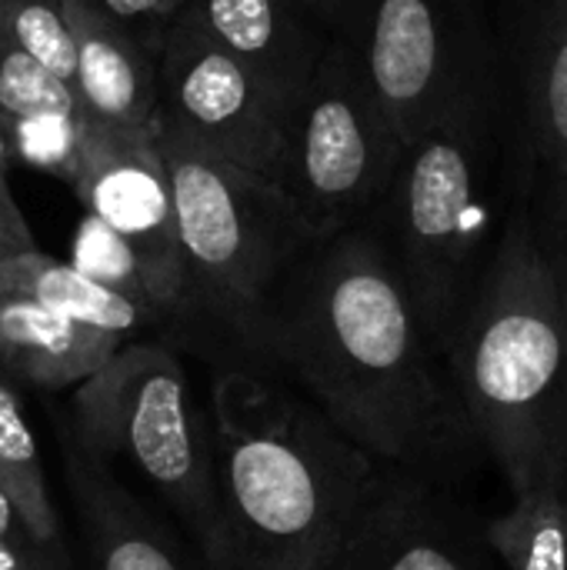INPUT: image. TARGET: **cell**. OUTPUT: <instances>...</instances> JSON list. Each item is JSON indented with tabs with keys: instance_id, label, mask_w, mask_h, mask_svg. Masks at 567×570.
<instances>
[{
	"instance_id": "ffe728a7",
	"label": "cell",
	"mask_w": 567,
	"mask_h": 570,
	"mask_svg": "<svg viewBox=\"0 0 567 570\" xmlns=\"http://www.w3.org/2000/svg\"><path fill=\"white\" fill-rule=\"evenodd\" d=\"M33 114H84L74 83L30 57L0 30V120L13 124Z\"/></svg>"
},
{
	"instance_id": "277c9868",
	"label": "cell",
	"mask_w": 567,
	"mask_h": 570,
	"mask_svg": "<svg viewBox=\"0 0 567 570\" xmlns=\"http://www.w3.org/2000/svg\"><path fill=\"white\" fill-rule=\"evenodd\" d=\"M157 140L187 267L184 321L204 317L261 354L274 297L314 244L274 180L214 154L164 117Z\"/></svg>"
},
{
	"instance_id": "7c38bea8",
	"label": "cell",
	"mask_w": 567,
	"mask_h": 570,
	"mask_svg": "<svg viewBox=\"0 0 567 570\" xmlns=\"http://www.w3.org/2000/svg\"><path fill=\"white\" fill-rule=\"evenodd\" d=\"M77 70L74 90L90 124L150 130L160 124V63L130 30L94 0H67Z\"/></svg>"
},
{
	"instance_id": "7a4b0ae2",
	"label": "cell",
	"mask_w": 567,
	"mask_h": 570,
	"mask_svg": "<svg viewBox=\"0 0 567 570\" xmlns=\"http://www.w3.org/2000/svg\"><path fill=\"white\" fill-rule=\"evenodd\" d=\"M207 417L221 491L211 570H338L398 468L348 441L317 404L251 371L217 374Z\"/></svg>"
},
{
	"instance_id": "cb8c5ba5",
	"label": "cell",
	"mask_w": 567,
	"mask_h": 570,
	"mask_svg": "<svg viewBox=\"0 0 567 570\" xmlns=\"http://www.w3.org/2000/svg\"><path fill=\"white\" fill-rule=\"evenodd\" d=\"M538 244L545 250L548 271L555 277V291L567 314V187L548 190V214H545V227H538Z\"/></svg>"
},
{
	"instance_id": "7402d4cb",
	"label": "cell",
	"mask_w": 567,
	"mask_h": 570,
	"mask_svg": "<svg viewBox=\"0 0 567 570\" xmlns=\"http://www.w3.org/2000/svg\"><path fill=\"white\" fill-rule=\"evenodd\" d=\"M87 124H90L87 114H33L3 127L17 164L47 170L74 187L80 174Z\"/></svg>"
},
{
	"instance_id": "4316f807",
	"label": "cell",
	"mask_w": 567,
	"mask_h": 570,
	"mask_svg": "<svg viewBox=\"0 0 567 570\" xmlns=\"http://www.w3.org/2000/svg\"><path fill=\"white\" fill-rule=\"evenodd\" d=\"M297 7H304L307 13L321 17V20H344L361 0H294Z\"/></svg>"
},
{
	"instance_id": "484cf974",
	"label": "cell",
	"mask_w": 567,
	"mask_h": 570,
	"mask_svg": "<svg viewBox=\"0 0 567 570\" xmlns=\"http://www.w3.org/2000/svg\"><path fill=\"white\" fill-rule=\"evenodd\" d=\"M40 544H33L27 534L23 538H0V570H40L43 561Z\"/></svg>"
},
{
	"instance_id": "d6986e66",
	"label": "cell",
	"mask_w": 567,
	"mask_h": 570,
	"mask_svg": "<svg viewBox=\"0 0 567 570\" xmlns=\"http://www.w3.org/2000/svg\"><path fill=\"white\" fill-rule=\"evenodd\" d=\"M488 551L505 570H567V484H535L485 524Z\"/></svg>"
},
{
	"instance_id": "83f0119b",
	"label": "cell",
	"mask_w": 567,
	"mask_h": 570,
	"mask_svg": "<svg viewBox=\"0 0 567 570\" xmlns=\"http://www.w3.org/2000/svg\"><path fill=\"white\" fill-rule=\"evenodd\" d=\"M23 521L13 508V501L7 498V491L0 488V538H23ZM30 538V534H27Z\"/></svg>"
},
{
	"instance_id": "e0dca14e",
	"label": "cell",
	"mask_w": 567,
	"mask_h": 570,
	"mask_svg": "<svg viewBox=\"0 0 567 570\" xmlns=\"http://www.w3.org/2000/svg\"><path fill=\"white\" fill-rule=\"evenodd\" d=\"M528 127L548 170V190L567 187V7L545 3L528 53Z\"/></svg>"
},
{
	"instance_id": "ba28073f",
	"label": "cell",
	"mask_w": 567,
	"mask_h": 570,
	"mask_svg": "<svg viewBox=\"0 0 567 570\" xmlns=\"http://www.w3.org/2000/svg\"><path fill=\"white\" fill-rule=\"evenodd\" d=\"M160 117L281 187L294 110L180 10L160 27Z\"/></svg>"
},
{
	"instance_id": "9c48e42d",
	"label": "cell",
	"mask_w": 567,
	"mask_h": 570,
	"mask_svg": "<svg viewBox=\"0 0 567 570\" xmlns=\"http://www.w3.org/2000/svg\"><path fill=\"white\" fill-rule=\"evenodd\" d=\"M157 127L120 130L87 124L74 194L87 214L100 217L137 250L160 314L167 321H184L187 267L177 237L174 184L160 154Z\"/></svg>"
},
{
	"instance_id": "8992f818",
	"label": "cell",
	"mask_w": 567,
	"mask_h": 570,
	"mask_svg": "<svg viewBox=\"0 0 567 570\" xmlns=\"http://www.w3.org/2000/svg\"><path fill=\"white\" fill-rule=\"evenodd\" d=\"M70 438L107 464L124 458L187 528L204 570L221 554V491L211 417L201 414L184 364L150 341L124 344L74 387Z\"/></svg>"
},
{
	"instance_id": "ac0fdd59",
	"label": "cell",
	"mask_w": 567,
	"mask_h": 570,
	"mask_svg": "<svg viewBox=\"0 0 567 570\" xmlns=\"http://www.w3.org/2000/svg\"><path fill=\"white\" fill-rule=\"evenodd\" d=\"M0 488L13 501L23 531L40 548H63L60 514L53 508L37 434L30 428L27 407L10 381L0 377Z\"/></svg>"
},
{
	"instance_id": "2e32d148",
	"label": "cell",
	"mask_w": 567,
	"mask_h": 570,
	"mask_svg": "<svg viewBox=\"0 0 567 570\" xmlns=\"http://www.w3.org/2000/svg\"><path fill=\"white\" fill-rule=\"evenodd\" d=\"M0 294L40 301L57 314H67L80 324L117 334L124 341L164 321L147 304L94 281L74 261H57L37 247L0 257Z\"/></svg>"
},
{
	"instance_id": "52a82bcc",
	"label": "cell",
	"mask_w": 567,
	"mask_h": 570,
	"mask_svg": "<svg viewBox=\"0 0 567 570\" xmlns=\"http://www.w3.org/2000/svg\"><path fill=\"white\" fill-rule=\"evenodd\" d=\"M404 147L368 80L361 50L328 47L294 107L281 177L314 247L388 200Z\"/></svg>"
},
{
	"instance_id": "603a6c76",
	"label": "cell",
	"mask_w": 567,
	"mask_h": 570,
	"mask_svg": "<svg viewBox=\"0 0 567 570\" xmlns=\"http://www.w3.org/2000/svg\"><path fill=\"white\" fill-rule=\"evenodd\" d=\"M70 261L84 274H90L94 281H100V284H107V287H114V291H120V294H127V297H134V301H140L160 314V307L154 304V294H150V284H147V274H144L137 250L114 227H107L100 217L87 214L80 220V227L74 234Z\"/></svg>"
},
{
	"instance_id": "5b68a950",
	"label": "cell",
	"mask_w": 567,
	"mask_h": 570,
	"mask_svg": "<svg viewBox=\"0 0 567 570\" xmlns=\"http://www.w3.org/2000/svg\"><path fill=\"white\" fill-rule=\"evenodd\" d=\"M488 90L478 70L404 147L388 190L398 267L438 347H448L478 284L475 261L488 230Z\"/></svg>"
},
{
	"instance_id": "9a60e30c",
	"label": "cell",
	"mask_w": 567,
	"mask_h": 570,
	"mask_svg": "<svg viewBox=\"0 0 567 570\" xmlns=\"http://www.w3.org/2000/svg\"><path fill=\"white\" fill-rule=\"evenodd\" d=\"M124 344V337L80 324L20 294H0V367L7 377L63 391L90 381Z\"/></svg>"
},
{
	"instance_id": "30bf717a",
	"label": "cell",
	"mask_w": 567,
	"mask_h": 570,
	"mask_svg": "<svg viewBox=\"0 0 567 570\" xmlns=\"http://www.w3.org/2000/svg\"><path fill=\"white\" fill-rule=\"evenodd\" d=\"M368 80L411 144L478 73L465 0H374L361 50Z\"/></svg>"
},
{
	"instance_id": "8fae6325",
	"label": "cell",
	"mask_w": 567,
	"mask_h": 570,
	"mask_svg": "<svg viewBox=\"0 0 567 570\" xmlns=\"http://www.w3.org/2000/svg\"><path fill=\"white\" fill-rule=\"evenodd\" d=\"M338 570H488L428 481L394 471L354 524Z\"/></svg>"
},
{
	"instance_id": "d4e9b609",
	"label": "cell",
	"mask_w": 567,
	"mask_h": 570,
	"mask_svg": "<svg viewBox=\"0 0 567 570\" xmlns=\"http://www.w3.org/2000/svg\"><path fill=\"white\" fill-rule=\"evenodd\" d=\"M97 7H104L110 17L124 20V23H170L190 0H94Z\"/></svg>"
},
{
	"instance_id": "4fadbf2b",
	"label": "cell",
	"mask_w": 567,
	"mask_h": 570,
	"mask_svg": "<svg viewBox=\"0 0 567 570\" xmlns=\"http://www.w3.org/2000/svg\"><path fill=\"white\" fill-rule=\"evenodd\" d=\"M60 458L90 570H197L167 528L110 474L107 464L87 458L70 434L60 441Z\"/></svg>"
},
{
	"instance_id": "44dd1931",
	"label": "cell",
	"mask_w": 567,
	"mask_h": 570,
	"mask_svg": "<svg viewBox=\"0 0 567 570\" xmlns=\"http://www.w3.org/2000/svg\"><path fill=\"white\" fill-rule=\"evenodd\" d=\"M0 30L60 80L74 83L77 43L67 0H0Z\"/></svg>"
},
{
	"instance_id": "3957f363",
	"label": "cell",
	"mask_w": 567,
	"mask_h": 570,
	"mask_svg": "<svg viewBox=\"0 0 567 570\" xmlns=\"http://www.w3.org/2000/svg\"><path fill=\"white\" fill-rule=\"evenodd\" d=\"M444 351L511 494L567 484V314L525 210L505 227Z\"/></svg>"
},
{
	"instance_id": "5bb4252c",
	"label": "cell",
	"mask_w": 567,
	"mask_h": 570,
	"mask_svg": "<svg viewBox=\"0 0 567 570\" xmlns=\"http://www.w3.org/2000/svg\"><path fill=\"white\" fill-rule=\"evenodd\" d=\"M184 10L281 104L297 107L328 50L304 7L294 0H190Z\"/></svg>"
},
{
	"instance_id": "6da1fadb",
	"label": "cell",
	"mask_w": 567,
	"mask_h": 570,
	"mask_svg": "<svg viewBox=\"0 0 567 570\" xmlns=\"http://www.w3.org/2000/svg\"><path fill=\"white\" fill-rule=\"evenodd\" d=\"M428 347L398 261L378 237L351 227L291 271L261 354L291 371L361 451L431 478L458 471L481 441Z\"/></svg>"
},
{
	"instance_id": "f546056e",
	"label": "cell",
	"mask_w": 567,
	"mask_h": 570,
	"mask_svg": "<svg viewBox=\"0 0 567 570\" xmlns=\"http://www.w3.org/2000/svg\"><path fill=\"white\" fill-rule=\"evenodd\" d=\"M561 3H565V7H567V0H561Z\"/></svg>"
},
{
	"instance_id": "f1b7e54d",
	"label": "cell",
	"mask_w": 567,
	"mask_h": 570,
	"mask_svg": "<svg viewBox=\"0 0 567 570\" xmlns=\"http://www.w3.org/2000/svg\"><path fill=\"white\" fill-rule=\"evenodd\" d=\"M40 570H70L67 551L63 548H47L43 551V561H40Z\"/></svg>"
}]
</instances>
